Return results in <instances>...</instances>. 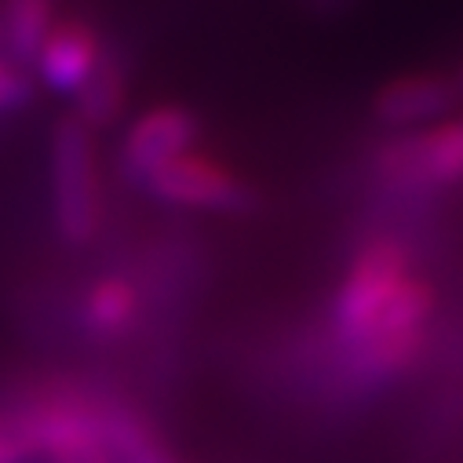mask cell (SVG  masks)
<instances>
[{"mask_svg":"<svg viewBox=\"0 0 463 463\" xmlns=\"http://www.w3.org/2000/svg\"><path fill=\"white\" fill-rule=\"evenodd\" d=\"M33 91H37V80L30 77V70L8 55H0V118L26 109L33 102Z\"/></svg>","mask_w":463,"mask_h":463,"instance_id":"cell-12","label":"cell"},{"mask_svg":"<svg viewBox=\"0 0 463 463\" xmlns=\"http://www.w3.org/2000/svg\"><path fill=\"white\" fill-rule=\"evenodd\" d=\"M434 310L438 288L420 270L416 252L394 234L365 238L328 303L339 387L369 394L412 373L427 351Z\"/></svg>","mask_w":463,"mask_h":463,"instance_id":"cell-1","label":"cell"},{"mask_svg":"<svg viewBox=\"0 0 463 463\" xmlns=\"http://www.w3.org/2000/svg\"><path fill=\"white\" fill-rule=\"evenodd\" d=\"M0 463H33L26 438L19 434V427L5 412H0Z\"/></svg>","mask_w":463,"mask_h":463,"instance_id":"cell-13","label":"cell"},{"mask_svg":"<svg viewBox=\"0 0 463 463\" xmlns=\"http://www.w3.org/2000/svg\"><path fill=\"white\" fill-rule=\"evenodd\" d=\"M143 321V288L125 270L88 281L77 303V325L91 343H125Z\"/></svg>","mask_w":463,"mask_h":463,"instance_id":"cell-9","label":"cell"},{"mask_svg":"<svg viewBox=\"0 0 463 463\" xmlns=\"http://www.w3.org/2000/svg\"><path fill=\"white\" fill-rule=\"evenodd\" d=\"M201 139V118L183 102H161L143 109L139 118L125 128V139L118 146V168L128 183L146 186V179L175 161L179 154H190Z\"/></svg>","mask_w":463,"mask_h":463,"instance_id":"cell-6","label":"cell"},{"mask_svg":"<svg viewBox=\"0 0 463 463\" xmlns=\"http://www.w3.org/2000/svg\"><path fill=\"white\" fill-rule=\"evenodd\" d=\"M73 102H77L73 118L95 136L113 128L125 118V109H128V66L121 62L118 52L102 55V62L91 70V77L77 88Z\"/></svg>","mask_w":463,"mask_h":463,"instance_id":"cell-10","label":"cell"},{"mask_svg":"<svg viewBox=\"0 0 463 463\" xmlns=\"http://www.w3.org/2000/svg\"><path fill=\"white\" fill-rule=\"evenodd\" d=\"M373 172L394 194H438L463 183V109L438 125L387 136L373 154Z\"/></svg>","mask_w":463,"mask_h":463,"instance_id":"cell-4","label":"cell"},{"mask_svg":"<svg viewBox=\"0 0 463 463\" xmlns=\"http://www.w3.org/2000/svg\"><path fill=\"white\" fill-rule=\"evenodd\" d=\"M109 405L73 380H41L5 412L33 463H121L109 441Z\"/></svg>","mask_w":463,"mask_h":463,"instance_id":"cell-2","label":"cell"},{"mask_svg":"<svg viewBox=\"0 0 463 463\" xmlns=\"http://www.w3.org/2000/svg\"><path fill=\"white\" fill-rule=\"evenodd\" d=\"M55 19V0H0V55L30 70Z\"/></svg>","mask_w":463,"mask_h":463,"instance_id":"cell-11","label":"cell"},{"mask_svg":"<svg viewBox=\"0 0 463 463\" xmlns=\"http://www.w3.org/2000/svg\"><path fill=\"white\" fill-rule=\"evenodd\" d=\"M52 222L59 241L84 249L102 226V172L95 132L73 113L52 128Z\"/></svg>","mask_w":463,"mask_h":463,"instance_id":"cell-3","label":"cell"},{"mask_svg":"<svg viewBox=\"0 0 463 463\" xmlns=\"http://www.w3.org/2000/svg\"><path fill=\"white\" fill-rule=\"evenodd\" d=\"M146 194L168 208L186 212H215V215H245L260 204V190L234 172L226 161L190 150L157 168L146 179Z\"/></svg>","mask_w":463,"mask_h":463,"instance_id":"cell-5","label":"cell"},{"mask_svg":"<svg viewBox=\"0 0 463 463\" xmlns=\"http://www.w3.org/2000/svg\"><path fill=\"white\" fill-rule=\"evenodd\" d=\"M456 84H459V91H463V66H459V73H456Z\"/></svg>","mask_w":463,"mask_h":463,"instance_id":"cell-14","label":"cell"},{"mask_svg":"<svg viewBox=\"0 0 463 463\" xmlns=\"http://www.w3.org/2000/svg\"><path fill=\"white\" fill-rule=\"evenodd\" d=\"M102 30L84 15H62L52 23L41 52H37V80L55 95H77V88L91 77V70L106 55Z\"/></svg>","mask_w":463,"mask_h":463,"instance_id":"cell-8","label":"cell"},{"mask_svg":"<svg viewBox=\"0 0 463 463\" xmlns=\"http://www.w3.org/2000/svg\"><path fill=\"white\" fill-rule=\"evenodd\" d=\"M459 109H463V91L456 77L438 73V70H416V73L391 77L369 99V118L387 136L438 125Z\"/></svg>","mask_w":463,"mask_h":463,"instance_id":"cell-7","label":"cell"}]
</instances>
